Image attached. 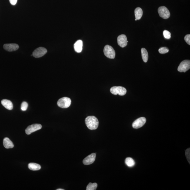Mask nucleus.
Returning a JSON list of instances; mask_svg holds the SVG:
<instances>
[{"instance_id":"obj_25","label":"nucleus","mask_w":190,"mask_h":190,"mask_svg":"<svg viewBox=\"0 0 190 190\" xmlns=\"http://www.w3.org/2000/svg\"><path fill=\"white\" fill-rule=\"evenodd\" d=\"M184 40L189 45H190V34L187 35L185 36Z\"/></svg>"},{"instance_id":"obj_8","label":"nucleus","mask_w":190,"mask_h":190,"mask_svg":"<svg viewBox=\"0 0 190 190\" xmlns=\"http://www.w3.org/2000/svg\"><path fill=\"white\" fill-rule=\"evenodd\" d=\"M47 50L45 48L40 47L37 48L32 53V56L37 58L43 57L47 53Z\"/></svg>"},{"instance_id":"obj_5","label":"nucleus","mask_w":190,"mask_h":190,"mask_svg":"<svg viewBox=\"0 0 190 190\" xmlns=\"http://www.w3.org/2000/svg\"><path fill=\"white\" fill-rule=\"evenodd\" d=\"M158 11L160 17L163 19H167L170 17L171 14L169 11L165 6H162L159 7Z\"/></svg>"},{"instance_id":"obj_1","label":"nucleus","mask_w":190,"mask_h":190,"mask_svg":"<svg viewBox=\"0 0 190 190\" xmlns=\"http://www.w3.org/2000/svg\"><path fill=\"white\" fill-rule=\"evenodd\" d=\"M85 122L86 125L89 129L96 130L98 128L99 121L94 116H88L86 118Z\"/></svg>"},{"instance_id":"obj_16","label":"nucleus","mask_w":190,"mask_h":190,"mask_svg":"<svg viewBox=\"0 0 190 190\" xmlns=\"http://www.w3.org/2000/svg\"><path fill=\"white\" fill-rule=\"evenodd\" d=\"M135 19L137 20L141 19L143 16V11L141 8L138 7L136 8L135 10Z\"/></svg>"},{"instance_id":"obj_12","label":"nucleus","mask_w":190,"mask_h":190,"mask_svg":"<svg viewBox=\"0 0 190 190\" xmlns=\"http://www.w3.org/2000/svg\"><path fill=\"white\" fill-rule=\"evenodd\" d=\"M19 48V46L15 44H6L3 46L5 50L10 52L17 50Z\"/></svg>"},{"instance_id":"obj_21","label":"nucleus","mask_w":190,"mask_h":190,"mask_svg":"<svg viewBox=\"0 0 190 190\" xmlns=\"http://www.w3.org/2000/svg\"><path fill=\"white\" fill-rule=\"evenodd\" d=\"M28 106V104L27 102H23L21 105V109L23 111H26L27 110Z\"/></svg>"},{"instance_id":"obj_18","label":"nucleus","mask_w":190,"mask_h":190,"mask_svg":"<svg viewBox=\"0 0 190 190\" xmlns=\"http://www.w3.org/2000/svg\"><path fill=\"white\" fill-rule=\"evenodd\" d=\"M141 53L143 61L144 62H147L148 59V54L147 51L144 48H142L141 49Z\"/></svg>"},{"instance_id":"obj_2","label":"nucleus","mask_w":190,"mask_h":190,"mask_svg":"<svg viewBox=\"0 0 190 190\" xmlns=\"http://www.w3.org/2000/svg\"><path fill=\"white\" fill-rule=\"evenodd\" d=\"M104 53L106 57L111 59H114L115 56V51L111 46L107 45L105 46Z\"/></svg>"},{"instance_id":"obj_9","label":"nucleus","mask_w":190,"mask_h":190,"mask_svg":"<svg viewBox=\"0 0 190 190\" xmlns=\"http://www.w3.org/2000/svg\"><path fill=\"white\" fill-rule=\"evenodd\" d=\"M146 122V119L145 117H140L133 122L132 126L135 129H138L142 127Z\"/></svg>"},{"instance_id":"obj_17","label":"nucleus","mask_w":190,"mask_h":190,"mask_svg":"<svg viewBox=\"0 0 190 190\" xmlns=\"http://www.w3.org/2000/svg\"><path fill=\"white\" fill-rule=\"evenodd\" d=\"M28 166L29 169L33 171H38V170H40L41 168L40 165L34 163H29Z\"/></svg>"},{"instance_id":"obj_15","label":"nucleus","mask_w":190,"mask_h":190,"mask_svg":"<svg viewBox=\"0 0 190 190\" xmlns=\"http://www.w3.org/2000/svg\"><path fill=\"white\" fill-rule=\"evenodd\" d=\"M3 145L6 149H10L14 148V145L9 138L6 137L3 140Z\"/></svg>"},{"instance_id":"obj_27","label":"nucleus","mask_w":190,"mask_h":190,"mask_svg":"<svg viewBox=\"0 0 190 190\" xmlns=\"http://www.w3.org/2000/svg\"><path fill=\"white\" fill-rule=\"evenodd\" d=\"M57 190H64V189H60V188H59V189H57Z\"/></svg>"},{"instance_id":"obj_3","label":"nucleus","mask_w":190,"mask_h":190,"mask_svg":"<svg viewBox=\"0 0 190 190\" xmlns=\"http://www.w3.org/2000/svg\"><path fill=\"white\" fill-rule=\"evenodd\" d=\"M71 100L69 97H63L58 101L57 104L61 108H67L70 106Z\"/></svg>"},{"instance_id":"obj_20","label":"nucleus","mask_w":190,"mask_h":190,"mask_svg":"<svg viewBox=\"0 0 190 190\" xmlns=\"http://www.w3.org/2000/svg\"><path fill=\"white\" fill-rule=\"evenodd\" d=\"M97 183H90L87 187L86 190H95L97 189Z\"/></svg>"},{"instance_id":"obj_24","label":"nucleus","mask_w":190,"mask_h":190,"mask_svg":"<svg viewBox=\"0 0 190 190\" xmlns=\"http://www.w3.org/2000/svg\"><path fill=\"white\" fill-rule=\"evenodd\" d=\"M186 157L189 163H190V148H188L187 149L186 151Z\"/></svg>"},{"instance_id":"obj_26","label":"nucleus","mask_w":190,"mask_h":190,"mask_svg":"<svg viewBox=\"0 0 190 190\" xmlns=\"http://www.w3.org/2000/svg\"><path fill=\"white\" fill-rule=\"evenodd\" d=\"M9 1L11 5L15 6L17 3V0H9Z\"/></svg>"},{"instance_id":"obj_23","label":"nucleus","mask_w":190,"mask_h":190,"mask_svg":"<svg viewBox=\"0 0 190 190\" xmlns=\"http://www.w3.org/2000/svg\"><path fill=\"white\" fill-rule=\"evenodd\" d=\"M163 36L166 39H169L171 38V33L169 31L165 30L163 32Z\"/></svg>"},{"instance_id":"obj_6","label":"nucleus","mask_w":190,"mask_h":190,"mask_svg":"<svg viewBox=\"0 0 190 190\" xmlns=\"http://www.w3.org/2000/svg\"><path fill=\"white\" fill-rule=\"evenodd\" d=\"M190 68V61L185 60L180 64L178 69V71L180 72H186Z\"/></svg>"},{"instance_id":"obj_10","label":"nucleus","mask_w":190,"mask_h":190,"mask_svg":"<svg viewBox=\"0 0 190 190\" xmlns=\"http://www.w3.org/2000/svg\"><path fill=\"white\" fill-rule=\"evenodd\" d=\"M128 42L126 36L125 35H121L117 38L118 44L120 47L122 48L126 47L128 44Z\"/></svg>"},{"instance_id":"obj_22","label":"nucleus","mask_w":190,"mask_h":190,"mask_svg":"<svg viewBox=\"0 0 190 190\" xmlns=\"http://www.w3.org/2000/svg\"><path fill=\"white\" fill-rule=\"evenodd\" d=\"M159 52L161 54H164L169 52V49L167 47H162L158 50Z\"/></svg>"},{"instance_id":"obj_28","label":"nucleus","mask_w":190,"mask_h":190,"mask_svg":"<svg viewBox=\"0 0 190 190\" xmlns=\"http://www.w3.org/2000/svg\"><path fill=\"white\" fill-rule=\"evenodd\" d=\"M135 21H136L137 20V19H135Z\"/></svg>"},{"instance_id":"obj_14","label":"nucleus","mask_w":190,"mask_h":190,"mask_svg":"<svg viewBox=\"0 0 190 190\" xmlns=\"http://www.w3.org/2000/svg\"><path fill=\"white\" fill-rule=\"evenodd\" d=\"M83 47L82 41L79 40L77 41L74 44V48L76 52L79 53L82 52Z\"/></svg>"},{"instance_id":"obj_7","label":"nucleus","mask_w":190,"mask_h":190,"mask_svg":"<svg viewBox=\"0 0 190 190\" xmlns=\"http://www.w3.org/2000/svg\"><path fill=\"white\" fill-rule=\"evenodd\" d=\"M42 128L40 124H35L28 126L25 130L26 134L29 135L34 132L41 129Z\"/></svg>"},{"instance_id":"obj_13","label":"nucleus","mask_w":190,"mask_h":190,"mask_svg":"<svg viewBox=\"0 0 190 190\" xmlns=\"http://www.w3.org/2000/svg\"><path fill=\"white\" fill-rule=\"evenodd\" d=\"M1 103L5 108L8 110H12L13 108V104L11 101L3 99L1 100Z\"/></svg>"},{"instance_id":"obj_4","label":"nucleus","mask_w":190,"mask_h":190,"mask_svg":"<svg viewBox=\"0 0 190 190\" xmlns=\"http://www.w3.org/2000/svg\"><path fill=\"white\" fill-rule=\"evenodd\" d=\"M110 92L114 95L123 96L126 94L127 91L126 88L123 87L114 86L110 89Z\"/></svg>"},{"instance_id":"obj_19","label":"nucleus","mask_w":190,"mask_h":190,"mask_svg":"<svg viewBox=\"0 0 190 190\" xmlns=\"http://www.w3.org/2000/svg\"><path fill=\"white\" fill-rule=\"evenodd\" d=\"M125 163L127 166L130 167H132L135 166V162L133 158H128L125 159Z\"/></svg>"},{"instance_id":"obj_11","label":"nucleus","mask_w":190,"mask_h":190,"mask_svg":"<svg viewBox=\"0 0 190 190\" xmlns=\"http://www.w3.org/2000/svg\"><path fill=\"white\" fill-rule=\"evenodd\" d=\"M95 153H92V154L88 155L83 160V163L84 164L86 165L92 164L95 161Z\"/></svg>"}]
</instances>
